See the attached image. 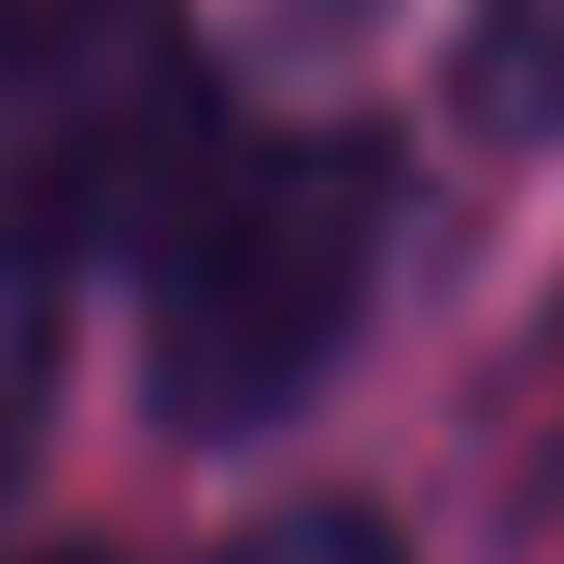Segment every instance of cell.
I'll return each mask as SVG.
<instances>
[{"mask_svg":"<svg viewBox=\"0 0 564 564\" xmlns=\"http://www.w3.org/2000/svg\"><path fill=\"white\" fill-rule=\"evenodd\" d=\"M43 564H99V551H43Z\"/></svg>","mask_w":564,"mask_h":564,"instance_id":"obj_7","label":"cell"},{"mask_svg":"<svg viewBox=\"0 0 564 564\" xmlns=\"http://www.w3.org/2000/svg\"><path fill=\"white\" fill-rule=\"evenodd\" d=\"M410 240V155L381 128H226L141 240V410L198 452L282 437L339 381Z\"/></svg>","mask_w":564,"mask_h":564,"instance_id":"obj_1","label":"cell"},{"mask_svg":"<svg viewBox=\"0 0 564 564\" xmlns=\"http://www.w3.org/2000/svg\"><path fill=\"white\" fill-rule=\"evenodd\" d=\"M226 141L184 0H0V240L57 269H141Z\"/></svg>","mask_w":564,"mask_h":564,"instance_id":"obj_2","label":"cell"},{"mask_svg":"<svg viewBox=\"0 0 564 564\" xmlns=\"http://www.w3.org/2000/svg\"><path fill=\"white\" fill-rule=\"evenodd\" d=\"M198 564H410V536L381 522V508H269V522H240L226 551Z\"/></svg>","mask_w":564,"mask_h":564,"instance_id":"obj_5","label":"cell"},{"mask_svg":"<svg viewBox=\"0 0 564 564\" xmlns=\"http://www.w3.org/2000/svg\"><path fill=\"white\" fill-rule=\"evenodd\" d=\"M452 99L494 141H564V0H466Z\"/></svg>","mask_w":564,"mask_h":564,"instance_id":"obj_3","label":"cell"},{"mask_svg":"<svg viewBox=\"0 0 564 564\" xmlns=\"http://www.w3.org/2000/svg\"><path fill=\"white\" fill-rule=\"evenodd\" d=\"M57 352H70V269L29 254V240H0V494H14L29 437L57 410Z\"/></svg>","mask_w":564,"mask_h":564,"instance_id":"obj_4","label":"cell"},{"mask_svg":"<svg viewBox=\"0 0 564 564\" xmlns=\"http://www.w3.org/2000/svg\"><path fill=\"white\" fill-rule=\"evenodd\" d=\"M269 14L296 29V43H352V29H381L395 0H269Z\"/></svg>","mask_w":564,"mask_h":564,"instance_id":"obj_6","label":"cell"}]
</instances>
